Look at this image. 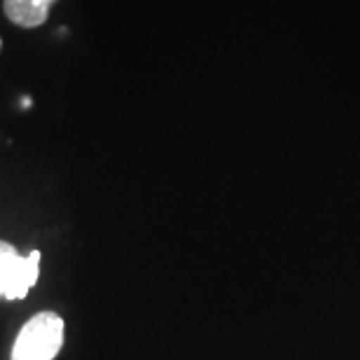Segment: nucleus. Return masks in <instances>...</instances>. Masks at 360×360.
<instances>
[{"label": "nucleus", "mask_w": 360, "mask_h": 360, "mask_svg": "<svg viewBox=\"0 0 360 360\" xmlns=\"http://www.w3.org/2000/svg\"><path fill=\"white\" fill-rule=\"evenodd\" d=\"M63 347V319L40 311L24 323L12 347V360H54Z\"/></svg>", "instance_id": "nucleus-1"}, {"label": "nucleus", "mask_w": 360, "mask_h": 360, "mask_svg": "<svg viewBox=\"0 0 360 360\" xmlns=\"http://www.w3.org/2000/svg\"><path fill=\"white\" fill-rule=\"evenodd\" d=\"M40 250H31L26 257L7 241H0V297L24 300L40 276Z\"/></svg>", "instance_id": "nucleus-2"}, {"label": "nucleus", "mask_w": 360, "mask_h": 360, "mask_svg": "<svg viewBox=\"0 0 360 360\" xmlns=\"http://www.w3.org/2000/svg\"><path fill=\"white\" fill-rule=\"evenodd\" d=\"M54 3L59 0H3V12L14 26L38 28L47 21Z\"/></svg>", "instance_id": "nucleus-3"}, {"label": "nucleus", "mask_w": 360, "mask_h": 360, "mask_svg": "<svg viewBox=\"0 0 360 360\" xmlns=\"http://www.w3.org/2000/svg\"><path fill=\"white\" fill-rule=\"evenodd\" d=\"M0 49H3V40H0Z\"/></svg>", "instance_id": "nucleus-4"}]
</instances>
